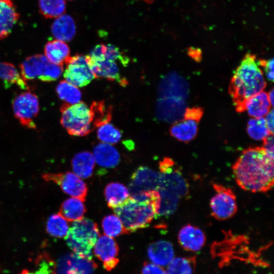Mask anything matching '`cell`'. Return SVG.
Returning a JSON list of instances; mask_svg holds the SVG:
<instances>
[{
	"instance_id": "cell-1",
	"label": "cell",
	"mask_w": 274,
	"mask_h": 274,
	"mask_svg": "<svg viewBox=\"0 0 274 274\" xmlns=\"http://www.w3.org/2000/svg\"><path fill=\"white\" fill-rule=\"evenodd\" d=\"M273 158L262 146L244 150L232 166L237 185L254 193L270 190L273 185Z\"/></svg>"
},
{
	"instance_id": "cell-2",
	"label": "cell",
	"mask_w": 274,
	"mask_h": 274,
	"mask_svg": "<svg viewBox=\"0 0 274 274\" xmlns=\"http://www.w3.org/2000/svg\"><path fill=\"white\" fill-rule=\"evenodd\" d=\"M160 201L158 191H142L129 196L123 203L113 210L128 234L149 226L158 215Z\"/></svg>"
},
{
	"instance_id": "cell-3",
	"label": "cell",
	"mask_w": 274,
	"mask_h": 274,
	"mask_svg": "<svg viewBox=\"0 0 274 274\" xmlns=\"http://www.w3.org/2000/svg\"><path fill=\"white\" fill-rule=\"evenodd\" d=\"M266 86L263 71L255 55L247 53L234 71L229 86L236 111H245L246 101L263 91Z\"/></svg>"
},
{
	"instance_id": "cell-4",
	"label": "cell",
	"mask_w": 274,
	"mask_h": 274,
	"mask_svg": "<svg viewBox=\"0 0 274 274\" xmlns=\"http://www.w3.org/2000/svg\"><path fill=\"white\" fill-rule=\"evenodd\" d=\"M88 56L91 68L96 78H102L126 85L127 81L120 75L119 64L127 65L128 59L120 49L110 44H99Z\"/></svg>"
},
{
	"instance_id": "cell-5",
	"label": "cell",
	"mask_w": 274,
	"mask_h": 274,
	"mask_svg": "<svg viewBox=\"0 0 274 274\" xmlns=\"http://www.w3.org/2000/svg\"><path fill=\"white\" fill-rule=\"evenodd\" d=\"M99 234L96 223L83 218L73 223L65 239L68 247L76 254L91 260L92 249Z\"/></svg>"
},
{
	"instance_id": "cell-6",
	"label": "cell",
	"mask_w": 274,
	"mask_h": 274,
	"mask_svg": "<svg viewBox=\"0 0 274 274\" xmlns=\"http://www.w3.org/2000/svg\"><path fill=\"white\" fill-rule=\"evenodd\" d=\"M60 123L70 135L84 136L93 129L90 108L83 102L63 104L60 108Z\"/></svg>"
},
{
	"instance_id": "cell-7",
	"label": "cell",
	"mask_w": 274,
	"mask_h": 274,
	"mask_svg": "<svg viewBox=\"0 0 274 274\" xmlns=\"http://www.w3.org/2000/svg\"><path fill=\"white\" fill-rule=\"evenodd\" d=\"M21 75L26 81L38 79L43 82L56 80L63 72L62 65L54 64L45 55L36 54L26 58L20 65Z\"/></svg>"
},
{
	"instance_id": "cell-8",
	"label": "cell",
	"mask_w": 274,
	"mask_h": 274,
	"mask_svg": "<svg viewBox=\"0 0 274 274\" xmlns=\"http://www.w3.org/2000/svg\"><path fill=\"white\" fill-rule=\"evenodd\" d=\"M63 76L65 81L77 87L86 86L96 78L90 65L88 56L76 54L65 62Z\"/></svg>"
},
{
	"instance_id": "cell-9",
	"label": "cell",
	"mask_w": 274,
	"mask_h": 274,
	"mask_svg": "<svg viewBox=\"0 0 274 274\" xmlns=\"http://www.w3.org/2000/svg\"><path fill=\"white\" fill-rule=\"evenodd\" d=\"M213 188L215 193L210 202L212 215L220 220L232 217L237 210L234 193L230 188L219 184L214 183Z\"/></svg>"
},
{
	"instance_id": "cell-10",
	"label": "cell",
	"mask_w": 274,
	"mask_h": 274,
	"mask_svg": "<svg viewBox=\"0 0 274 274\" xmlns=\"http://www.w3.org/2000/svg\"><path fill=\"white\" fill-rule=\"evenodd\" d=\"M12 107L15 117L23 126L36 128L33 119L38 114L39 102L35 94L30 91L20 93L14 98Z\"/></svg>"
},
{
	"instance_id": "cell-11",
	"label": "cell",
	"mask_w": 274,
	"mask_h": 274,
	"mask_svg": "<svg viewBox=\"0 0 274 274\" xmlns=\"http://www.w3.org/2000/svg\"><path fill=\"white\" fill-rule=\"evenodd\" d=\"M42 178L46 182H53L59 185L66 194L85 201L88 192L87 185L75 173H46Z\"/></svg>"
},
{
	"instance_id": "cell-12",
	"label": "cell",
	"mask_w": 274,
	"mask_h": 274,
	"mask_svg": "<svg viewBox=\"0 0 274 274\" xmlns=\"http://www.w3.org/2000/svg\"><path fill=\"white\" fill-rule=\"evenodd\" d=\"M95 268L96 264L92 259L71 253L58 261L55 265V274H93Z\"/></svg>"
},
{
	"instance_id": "cell-13",
	"label": "cell",
	"mask_w": 274,
	"mask_h": 274,
	"mask_svg": "<svg viewBox=\"0 0 274 274\" xmlns=\"http://www.w3.org/2000/svg\"><path fill=\"white\" fill-rule=\"evenodd\" d=\"M129 185L131 195L142 191L157 190L160 183V174L150 168L141 166L132 174Z\"/></svg>"
},
{
	"instance_id": "cell-14",
	"label": "cell",
	"mask_w": 274,
	"mask_h": 274,
	"mask_svg": "<svg viewBox=\"0 0 274 274\" xmlns=\"http://www.w3.org/2000/svg\"><path fill=\"white\" fill-rule=\"evenodd\" d=\"M93 252L96 257L102 262L104 268L107 271L114 269L119 261L117 258L118 246L113 237L99 236L94 246Z\"/></svg>"
},
{
	"instance_id": "cell-15",
	"label": "cell",
	"mask_w": 274,
	"mask_h": 274,
	"mask_svg": "<svg viewBox=\"0 0 274 274\" xmlns=\"http://www.w3.org/2000/svg\"><path fill=\"white\" fill-rule=\"evenodd\" d=\"M178 238L181 246L185 250L197 252L205 244L206 238L203 231L199 227L188 224L180 230Z\"/></svg>"
},
{
	"instance_id": "cell-16",
	"label": "cell",
	"mask_w": 274,
	"mask_h": 274,
	"mask_svg": "<svg viewBox=\"0 0 274 274\" xmlns=\"http://www.w3.org/2000/svg\"><path fill=\"white\" fill-rule=\"evenodd\" d=\"M147 253L150 261L160 266L168 265L174 257L172 244L164 240H159L151 244Z\"/></svg>"
},
{
	"instance_id": "cell-17",
	"label": "cell",
	"mask_w": 274,
	"mask_h": 274,
	"mask_svg": "<svg viewBox=\"0 0 274 274\" xmlns=\"http://www.w3.org/2000/svg\"><path fill=\"white\" fill-rule=\"evenodd\" d=\"M19 18L11 0H0V40L7 37Z\"/></svg>"
},
{
	"instance_id": "cell-18",
	"label": "cell",
	"mask_w": 274,
	"mask_h": 274,
	"mask_svg": "<svg viewBox=\"0 0 274 274\" xmlns=\"http://www.w3.org/2000/svg\"><path fill=\"white\" fill-rule=\"evenodd\" d=\"M199 122V120L184 117L172 125L169 129L170 134L180 142H190L197 134Z\"/></svg>"
},
{
	"instance_id": "cell-19",
	"label": "cell",
	"mask_w": 274,
	"mask_h": 274,
	"mask_svg": "<svg viewBox=\"0 0 274 274\" xmlns=\"http://www.w3.org/2000/svg\"><path fill=\"white\" fill-rule=\"evenodd\" d=\"M93 155L96 163L105 167H114L120 161L119 153L109 144L101 143L96 145L93 149Z\"/></svg>"
},
{
	"instance_id": "cell-20",
	"label": "cell",
	"mask_w": 274,
	"mask_h": 274,
	"mask_svg": "<svg viewBox=\"0 0 274 274\" xmlns=\"http://www.w3.org/2000/svg\"><path fill=\"white\" fill-rule=\"evenodd\" d=\"M51 30L52 34L57 40L70 41L76 33L75 21L71 16L63 14L56 18L51 25Z\"/></svg>"
},
{
	"instance_id": "cell-21",
	"label": "cell",
	"mask_w": 274,
	"mask_h": 274,
	"mask_svg": "<svg viewBox=\"0 0 274 274\" xmlns=\"http://www.w3.org/2000/svg\"><path fill=\"white\" fill-rule=\"evenodd\" d=\"M268 93L264 91L250 97L246 102L245 111L252 118H260L264 116L271 110Z\"/></svg>"
},
{
	"instance_id": "cell-22",
	"label": "cell",
	"mask_w": 274,
	"mask_h": 274,
	"mask_svg": "<svg viewBox=\"0 0 274 274\" xmlns=\"http://www.w3.org/2000/svg\"><path fill=\"white\" fill-rule=\"evenodd\" d=\"M71 163L73 172L79 177L86 179L92 175L95 159L91 153L88 151L79 152L74 156Z\"/></svg>"
},
{
	"instance_id": "cell-23",
	"label": "cell",
	"mask_w": 274,
	"mask_h": 274,
	"mask_svg": "<svg viewBox=\"0 0 274 274\" xmlns=\"http://www.w3.org/2000/svg\"><path fill=\"white\" fill-rule=\"evenodd\" d=\"M44 53L50 61L58 65H63L70 56L67 44L58 40L48 42L45 46Z\"/></svg>"
},
{
	"instance_id": "cell-24",
	"label": "cell",
	"mask_w": 274,
	"mask_h": 274,
	"mask_svg": "<svg viewBox=\"0 0 274 274\" xmlns=\"http://www.w3.org/2000/svg\"><path fill=\"white\" fill-rule=\"evenodd\" d=\"M104 195L108 207L114 209L123 203L129 197L130 193L123 184L112 182L105 187Z\"/></svg>"
},
{
	"instance_id": "cell-25",
	"label": "cell",
	"mask_w": 274,
	"mask_h": 274,
	"mask_svg": "<svg viewBox=\"0 0 274 274\" xmlns=\"http://www.w3.org/2000/svg\"><path fill=\"white\" fill-rule=\"evenodd\" d=\"M86 212L83 201L73 197L67 199L62 203L58 214L66 221L75 222L83 219Z\"/></svg>"
},
{
	"instance_id": "cell-26",
	"label": "cell",
	"mask_w": 274,
	"mask_h": 274,
	"mask_svg": "<svg viewBox=\"0 0 274 274\" xmlns=\"http://www.w3.org/2000/svg\"><path fill=\"white\" fill-rule=\"evenodd\" d=\"M0 80L7 88L15 84L23 89H28V86L21 74L15 66L10 63L0 62Z\"/></svg>"
},
{
	"instance_id": "cell-27",
	"label": "cell",
	"mask_w": 274,
	"mask_h": 274,
	"mask_svg": "<svg viewBox=\"0 0 274 274\" xmlns=\"http://www.w3.org/2000/svg\"><path fill=\"white\" fill-rule=\"evenodd\" d=\"M93 118V128H97L112 119V109L103 101H93L90 107Z\"/></svg>"
},
{
	"instance_id": "cell-28",
	"label": "cell",
	"mask_w": 274,
	"mask_h": 274,
	"mask_svg": "<svg viewBox=\"0 0 274 274\" xmlns=\"http://www.w3.org/2000/svg\"><path fill=\"white\" fill-rule=\"evenodd\" d=\"M59 98L65 104L73 105L81 101L82 94L78 87L67 82L60 81L56 88Z\"/></svg>"
},
{
	"instance_id": "cell-29",
	"label": "cell",
	"mask_w": 274,
	"mask_h": 274,
	"mask_svg": "<svg viewBox=\"0 0 274 274\" xmlns=\"http://www.w3.org/2000/svg\"><path fill=\"white\" fill-rule=\"evenodd\" d=\"M41 14L46 18H56L62 15L66 9L64 0H39Z\"/></svg>"
},
{
	"instance_id": "cell-30",
	"label": "cell",
	"mask_w": 274,
	"mask_h": 274,
	"mask_svg": "<svg viewBox=\"0 0 274 274\" xmlns=\"http://www.w3.org/2000/svg\"><path fill=\"white\" fill-rule=\"evenodd\" d=\"M68 229L66 220L58 213L50 216L47 221L46 231L52 236L57 238L65 237Z\"/></svg>"
},
{
	"instance_id": "cell-31",
	"label": "cell",
	"mask_w": 274,
	"mask_h": 274,
	"mask_svg": "<svg viewBox=\"0 0 274 274\" xmlns=\"http://www.w3.org/2000/svg\"><path fill=\"white\" fill-rule=\"evenodd\" d=\"M247 132L249 136L256 141H263L272 134L266 124L264 117L252 118L247 123Z\"/></svg>"
},
{
	"instance_id": "cell-32",
	"label": "cell",
	"mask_w": 274,
	"mask_h": 274,
	"mask_svg": "<svg viewBox=\"0 0 274 274\" xmlns=\"http://www.w3.org/2000/svg\"><path fill=\"white\" fill-rule=\"evenodd\" d=\"M101 226L104 233L111 237L126 233L121 220L116 215L105 216L101 221Z\"/></svg>"
},
{
	"instance_id": "cell-33",
	"label": "cell",
	"mask_w": 274,
	"mask_h": 274,
	"mask_svg": "<svg viewBox=\"0 0 274 274\" xmlns=\"http://www.w3.org/2000/svg\"><path fill=\"white\" fill-rule=\"evenodd\" d=\"M97 136L102 143L115 144L121 139L120 131L113 124L107 123L97 127Z\"/></svg>"
},
{
	"instance_id": "cell-34",
	"label": "cell",
	"mask_w": 274,
	"mask_h": 274,
	"mask_svg": "<svg viewBox=\"0 0 274 274\" xmlns=\"http://www.w3.org/2000/svg\"><path fill=\"white\" fill-rule=\"evenodd\" d=\"M166 274H193V267L188 259L174 258L168 265Z\"/></svg>"
},
{
	"instance_id": "cell-35",
	"label": "cell",
	"mask_w": 274,
	"mask_h": 274,
	"mask_svg": "<svg viewBox=\"0 0 274 274\" xmlns=\"http://www.w3.org/2000/svg\"><path fill=\"white\" fill-rule=\"evenodd\" d=\"M141 274H166L165 270L159 265L153 263H144Z\"/></svg>"
},
{
	"instance_id": "cell-36",
	"label": "cell",
	"mask_w": 274,
	"mask_h": 274,
	"mask_svg": "<svg viewBox=\"0 0 274 274\" xmlns=\"http://www.w3.org/2000/svg\"><path fill=\"white\" fill-rule=\"evenodd\" d=\"M259 65L262 66L266 78L271 82L273 81V59L260 60L258 61Z\"/></svg>"
},
{
	"instance_id": "cell-37",
	"label": "cell",
	"mask_w": 274,
	"mask_h": 274,
	"mask_svg": "<svg viewBox=\"0 0 274 274\" xmlns=\"http://www.w3.org/2000/svg\"><path fill=\"white\" fill-rule=\"evenodd\" d=\"M202 114L203 110L201 108L195 107L186 110L184 117L192 118L200 121Z\"/></svg>"
},
{
	"instance_id": "cell-38",
	"label": "cell",
	"mask_w": 274,
	"mask_h": 274,
	"mask_svg": "<svg viewBox=\"0 0 274 274\" xmlns=\"http://www.w3.org/2000/svg\"><path fill=\"white\" fill-rule=\"evenodd\" d=\"M262 147L266 152L272 157L273 156V134L269 135L263 141Z\"/></svg>"
},
{
	"instance_id": "cell-39",
	"label": "cell",
	"mask_w": 274,
	"mask_h": 274,
	"mask_svg": "<svg viewBox=\"0 0 274 274\" xmlns=\"http://www.w3.org/2000/svg\"><path fill=\"white\" fill-rule=\"evenodd\" d=\"M267 126L270 132L273 133V110L271 109L269 112L264 116Z\"/></svg>"
},
{
	"instance_id": "cell-40",
	"label": "cell",
	"mask_w": 274,
	"mask_h": 274,
	"mask_svg": "<svg viewBox=\"0 0 274 274\" xmlns=\"http://www.w3.org/2000/svg\"><path fill=\"white\" fill-rule=\"evenodd\" d=\"M189 55L193 59L198 60L200 59L201 52L199 49L192 48L189 50Z\"/></svg>"
},
{
	"instance_id": "cell-41",
	"label": "cell",
	"mask_w": 274,
	"mask_h": 274,
	"mask_svg": "<svg viewBox=\"0 0 274 274\" xmlns=\"http://www.w3.org/2000/svg\"><path fill=\"white\" fill-rule=\"evenodd\" d=\"M273 89H271V90L269 91V93H268V96L269 101L272 106H273Z\"/></svg>"
},
{
	"instance_id": "cell-42",
	"label": "cell",
	"mask_w": 274,
	"mask_h": 274,
	"mask_svg": "<svg viewBox=\"0 0 274 274\" xmlns=\"http://www.w3.org/2000/svg\"><path fill=\"white\" fill-rule=\"evenodd\" d=\"M19 274H34V273L27 269H24Z\"/></svg>"
},
{
	"instance_id": "cell-43",
	"label": "cell",
	"mask_w": 274,
	"mask_h": 274,
	"mask_svg": "<svg viewBox=\"0 0 274 274\" xmlns=\"http://www.w3.org/2000/svg\"><path fill=\"white\" fill-rule=\"evenodd\" d=\"M68 1H72V0H68Z\"/></svg>"
}]
</instances>
